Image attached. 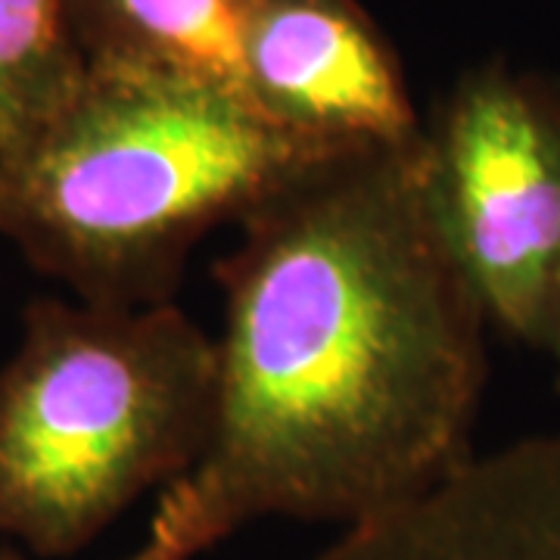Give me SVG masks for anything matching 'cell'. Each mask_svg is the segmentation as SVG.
Masks as SVG:
<instances>
[{"label": "cell", "mask_w": 560, "mask_h": 560, "mask_svg": "<svg viewBox=\"0 0 560 560\" xmlns=\"http://www.w3.org/2000/svg\"><path fill=\"white\" fill-rule=\"evenodd\" d=\"M545 352L555 361V371H558V386H560V296L558 308H555V320H551V334H548V342H545Z\"/></svg>", "instance_id": "cell-10"}, {"label": "cell", "mask_w": 560, "mask_h": 560, "mask_svg": "<svg viewBox=\"0 0 560 560\" xmlns=\"http://www.w3.org/2000/svg\"><path fill=\"white\" fill-rule=\"evenodd\" d=\"M84 79L69 62L66 0H0V140L16 150Z\"/></svg>", "instance_id": "cell-8"}, {"label": "cell", "mask_w": 560, "mask_h": 560, "mask_svg": "<svg viewBox=\"0 0 560 560\" xmlns=\"http://www.w3.org/2000/svg\"><path fill=\"white\" fill-rule=\"evenodd\" d=\"M202 551H209V545L194 529V523L187 521L178 495L172 489H162L160 508L150 523V536L140 541L138 551H131L121 560H194ZM0 560H25L13 548H0Z\"/></svg>", "instance_id": "cell-9"}, {"label": "cell", "mask_w": 560, "mask_h": 560, "mask_svg": "<svg viewBox=\"0 0 560 560\" xmlns=\"http://www.w3.org/2000/svg\"><path fill=\"white\" fill-rule=\"evenodd\" d=\"M340 153L221 84L101 62L3 156L0 234L81 302L160 305L209 231Z\"/></svg>", "instance_id": "cell-2"}, {"label": "cell", "mask_w": 560, "mask_h": 560, "mask_svg": "<svg viewBox=\"0 0 560 560\" xmlns=\"http://www.w3.org/2000/svg\"><path fill=\"white\" fill-rule=\"evenodd\" d=\"M440 228L482 315L545 352L560 296V103L521 79H474L433 135Z\"/></svg>", "instance_id": "cell-4"}, {"label": "cell", "mask_w": 560, "mask_h": 560, "mask_svg": "<svg viewBox=\"0 0 560 560\" xmlns=\"http://www.w3.org/2000/svg\"><path fill=\"white\" fill-rule=\"evenodd\" d=\"M318 560H560V433L467 458Z\"/></svg>", "instance_id": "cell-6"}, {"label": "cell", "mask_w": 560, "mask_h": 560, "mask_svg": "<svg viewBox=\"0 0 560 560\" xmlns=\"http://www.w3.org/2000/svg\"><path fill=\"white\" fill-rule=\"evenodd\" d=\"M3 156H7V147H3V140H0V168H3Z\"/></svg>", "instance_id": "cell-11"}, {"label": "cell", "mask_w": 560, "mask_h": 560, "mask_svg": "<svg viewBox=\"0 0 560 560\" xmlns=\"http://www.w3.org/2000/svg\"><path fill=\"white\" fill-rule=\"evenodd\" d=\"M125 40L121 66L165 69L246 97V28L256 0H101Z\"/></svg>", "instance_id": "cell-7"}, {"label": "cell", "mask_w": 560, "mask_h": 560, "mask_svg": "<svg viewBox=\"0 0 560 560\" xmlns=\"http://www.w3.org/2000/svg\"><path fill=\"white\" fill-rule=\"evenodd\" d=\"M243 66L246 101L300 138L340 150L423 138L386 50L340 0H256Z\"/></svg>", "instance_id": "cell-5"}, {"label": "cell", "mask_w": 560, "mask_h": 560, "mask_svg": "<svg viewBox=\"0 0 560 560\" xmlns=\"http://www.w3.org/2000/svg\"><path fill=\"white\" fill-rule=\"evenodd\" d=\"M219 396L172 482L209 548L261 517L355 523L470 452L486 315L440 228L427 135L315 165L215 265Z\"/></svg>", "instance_id": "cell-1"}, {"label": "cell", "mask_w": 560, "mask_h": 560, "mask_svg": "<svg viewBox=\"0 0 560 560\" xmlns=\"http://www.w3.org/2000/svg\"><path fill=\"white\" fill-rule=\"evenodd\" d=\"M219 349L175 302L35 300L0 368V536L69 558L200 464Z\"/></svg>", "instance_id": "cell-3"}]
</instances>
